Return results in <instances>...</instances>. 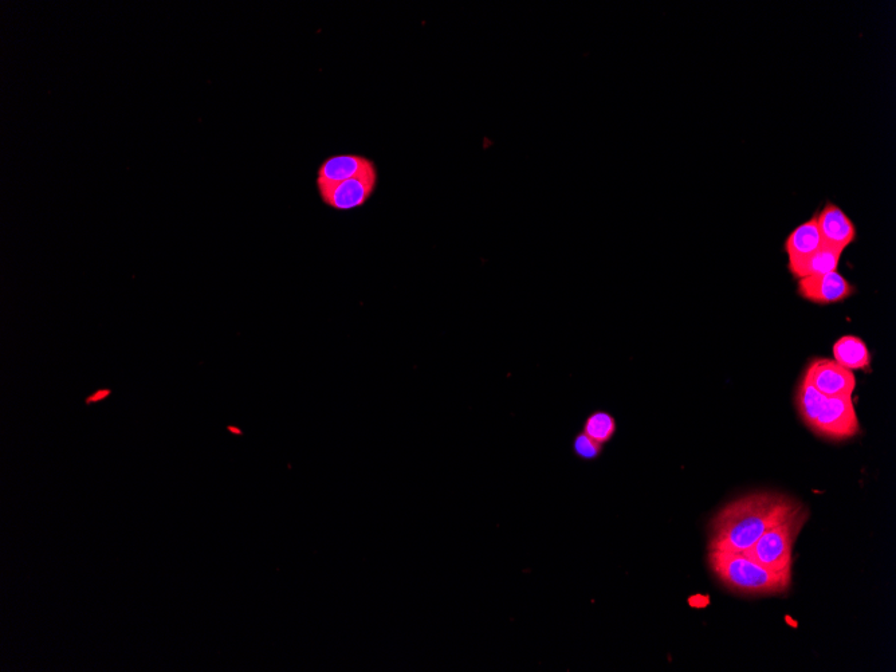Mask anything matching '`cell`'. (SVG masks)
<instances>
[{"label": "cell", "instance_id": "obj_1", "mask_svg": "<svg viewBox=\"0 0 896 672\" xmlns=\"http://www.w3.org/2000/svg\"><path fill=\"white\" fill-rule=\"evenodd\" d=\"M801 503L774 491H757L734 499L710 522L709 550L745 552Z\"/></svg>", "mask_w": 896, "mask_h": 672}, {"label": "cell", "instance_id": "obj_2", "mask_svg": "<svg viewBox=\"0 0 896 672\" xmlns=\"http://www.w3.org/2000/svg\"><path fill=\"white\" fill-rule=\"evenodd\" d=\"M707 563L719 583L738 595H784L791 588L792 575L770 572L742 552L709 550Z\"/></svg>", "mask_w": 896, "mask_h": 672}, {"label": "cell", "instance_id": "obj_3", "mask_svg": "<svg viewBox=\"0 0 896 672\" xmlns=\"http://www.w3.org/2000/svg\"><path fill=\"white\" fill-rule=\"evenodd\" d=\"M808 518V510L800 505L795 512L762 534L749 549L742 553L770 572L792 575L793 546H795L801 530L807 524Z\"/></svg>", "mask_w": 896, "mask_h": 672}, {"label": "cell", "instance_id": "obj_4", "mask_svg": "<svg viewBox=\"0 0 896 672\" xmlns=\"http://www.w3.org/2000/svg\"><path fill=\"white\" fill-rule=\"evenodd\" d=\"M809 430L832 442H843L858 435L860 423L852 396H825Z\"/></svg>", "mask_w": 896, "mask_h": 672}, {"label": "cell", "instance_id": "obj_5", "mask_svg": "<svg viewBox=\"0 0 896 672\" xmlns=\"http://www.w3.org/2000/svg\"><path fill=\"white\" fill-rule=\"evenodd\" d=\"M376 183V167H372L371 170L365 171L355 178L340 183L321 184L317 188L322 200L329 207L334 210L348 211L367 203L375 191Z\"/></svg>", "mask_w": 896, "mask_h": 672}, {"label": "cell", "instance_id": "obj_6", "mask_svg": "<svg viewBox=\"0 0 896 672\" xmlns=\"http://www.w3.org/2000/svg\"><path fill=\"white\" fill-rule=\"evenodd\" d=\"M809 381L824 396H852L856 389L855 373L831 359L812 360L804 373Z\"/></svg>", "mask_w": 896, "mask_h": 672}, {"label": "cell", "instance_id": "obj_7", "mask_svg": "<svg viewBox=\"0 0 896 672\" xmlns=\"http://www.w3.org/2000/svg\"><path fill=\"white\" fill-rule=\"evenodd\" d=\"M855 286L837 271L799 279L797 294L815 305L839 304L854 296Z\"/></svg>", "mask_w": 896, "mask_h": 672}, {"label": "cell", "instance_id": "obj_8", "mask_svg": "<svg viewBox=\"0 0 896 672\" xmlns=\"http://www.w3.org/2000/svg\"><path fill=\"white\" fill-rule=\"evenodd\" d=\"M816 218L824 245L844 251L856 241L858 233L854 222L836 204H825L823 210L816 214Z\"/></svg>", "mask_w": 896, "mask_h": 672}, {"label": "cell", "instance_id": "obj_9", "mask_svg": "<svg viewBox=\"0 0 896 672\" xmlns=\"http://www.w3.org/2000/svg\"><path fill=\"white\" fill-rule=\"evenodd\" d=\"M375 164L363 156L341 155L329 157L321 164L317 174V186L333 184L355 178L363 172L371 170Z\"/></svg>", "mask_w": 896, "mask_h": 672}, {"label": "cell", "instance_id": "obj_10", "mask_svg": "<svg viewBox=\"0 0 896 672\" xmlns=\"http://www.w3.org/2000/svg\"><path fill=\"white\" fill-rule=\"evenodd\" d=\"M843 251L824 245L815 253L799 261L788 262L789 273L799 281L801 278L813 277L837 271Z\"/></svg>", "mask_w": 896, "mask_h": 672}, {"label": "cell", "instance_id": "obj_11", "mask_svg": "<svg viewBox=\"0 0 896 672\" xmlns=\"http://www.w3.org/2000/svg\"><path fill=\"white\" fill-rule=\"evenodd\" d=\"M821 246H823V239H821L819 226H817L816 215L796 227L784 243L789 262L808 257L819 250Z\"/></svg>", "mask_w": 896, "mask_h": 672}, {"label": "cell", "instance_id": "obj_12", "mask_svg": "<svg viewBox=\"0 0 896 672\" xmlns=\"http://www.w3.org/2000/svg\"><path fill=\"white\" fill-rule=\"evenodd\" d=\"M833 360L837 364L842 365L850 371H868L871 367V352L867 344L860 337L848 336L840 337L833 344L832 348Z\"/></svg>", "mask_w": 896, "mask_h": 672}, {"label": "cell", "instance_id": "obj_13", "mask_svg": "<svg viewBox=\"0 0 896 672\" xmlns=\"http://www.w3.org/2000/svg\"><path fill=\"white\" fill-rule=\"evenodd\" d=\"M824 398L825 396L820 394V392L817 391V389L803 376L796 392V408L797 412H799L800 419L803 420V423L808 428L815 422L817 412H819Z\"/></svg>", "mask_w": 896, "mask_h": 672}, {"label": "cell", "instance_id": "obj_14", "mask_svg": "<svg viewBox=\"0 0 896 672\" xmlns=\"http://www.w3.org/2000/svg\"><path fill=\"white\" fill-rule=\"evenodd\" d=\"M581 431L585 432L589 438L605 446V444L615 438L616 431H618V422L607 411H595L584 420L583 430Z\"/></svg>", "mask_w": 896, "mask_h": 672}, {"label": "cell", "instance_id": "obj_15", "mask_svg": "<svg viewBox=\"0 0 896 672\" xmlns=\"http://www.w3.org/2000/svg\"><path fill=\"white\" fill-rule=\"evenodd\" d=\"M572 450L573 454L581 461H595L603 454L604 446L589 438L585 432L580 431L573 439Z\"/></svg>", "mask_w": 896, "mask_h": 672}, {"label": "cell", "instance_id": "obj_16", "mask_svg": "<svg viewBox=\"0 0 896 672\" xmlns=\"http://www.w3.org/2000/svg\"><path fill=\"white\" fill-rule=\"evenodd\" d=\"M109 395H110L109 389H100V391H97L96 394H94V395L90 396V398L86 399V404L100 402V400L108 398Z\"/></svg>", "mask_w": 896, "mask_h": 672}]
</instances>
